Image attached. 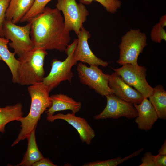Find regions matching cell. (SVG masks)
<instances>
[{
  "mask_svg": "<svg viewBox=\"0 0 166 166\" xmlns=\"http://www.w3.org/2000/svg\"><path fill=\"white\" fill-rule=\"evenodd\" d=\"M29 22L34 49L65 51L71 38L64 17L56 8L45 7L42 12Z\"/></svg>",
  "mask_w": 166,
  "mask_h": 166,
  "instance_id": "1",
  "label": "cell"
},
{
  "mask_svg": "<svg viewBox=\"0 0 166 166\" xmlns=\"http://www.w3.org/2000/svg\"><path fill=\"white\" fill-rule=\"evenodd\" d=\"M27 89L31 99L30 111L27 116L22 117L17 121L21 123V128L18 137L11 145L12 147L27 138L36 128L41 115L52 105L49 95L50 91L42 81L30 85Z\"/></svg>",
  "mask_w": 166,
  "mask_h": 166,
  "instance_id": "2",
  "label": "cell"
},
{
  "mask_svg": "<svg viewBox=\"0 0 166 166\" xmlns=\"http://www.w3.org/2000/svg\"><path fill=\"white\" fill-rule=\"evenodd\" d=\"M46 50L34 49L17 59V83L31 85L42 81L45 74L44 61Z\"/></svg>",
  "mask_w": 166,
  "mask_h": 166,
  "instance_id": "3",
  "label": "cell"
},
{
  "mask_svg": "<svg viewBox=\"0 0 166 166\" xmlns=\"http://www.w3.org/2000/svg\"><path fill=\"white\" fill-rule=\"evenodd\" d=\"M77 39L69 45L65 51L67 55L63 61L53 59L51 63V69L49 74L44 77L42 82L50 92L56 88L62 81H68L71 84L74 73L72 67L77 64V61L74 57V51L77 45Z\"/></svg>",
  "mask_w": 166,
  "mask_h": 166,
  "instance_id": "4",
  "label": "cell"
},
{
  "mask_svg": "<svg viewBox=\"0 0 166 166\" xmlns=\"http://www.w3.org/2000/svg\"><path fill=\"white\" fill-rule=\"evenodd\" d=\"M147 37L139 29H130L121 38L119 45V57L117 62L138 65V58L147 45Z\"/></svg>",
  "mask_w": 166,
  "mask_h": 166,
  "instance_id": "5",
  "label": "cell"
},
{
  "mask_svg": "<svg viewBox=\"0 0 166 166\" xmlns=\"http://www.w3.org/2000/svg\"><path fill=\"white\" fill-rule=\"evenodd\" d=\"M30 23L20 26L11 21L5 19L3 26L5 38L11 41L9 45L13 48L14 53L19 57L34 49L30 37Z\"/></svg>",
  "mask_w": 166,
  "mask_h": 166,
  "instance_id": "6",
  "label": "cell"
},
{
  "mask_svg": "<svg viewBox=\"0 0 166 166\" xmlns=\"http://www.w3.org/2000/svg\"><path fill=\"white\" fill-rule=\"evenodd\" d=\"M87 67L80 62L78 64L77 70L80 82L102 97L112 94L108 84V74H105L98 66L90 65Z\"/></svg>",
  "mask_w": 166,
  "mask_h": 166,
  "instance_id": "7",
  "label": "cell"
},
{
  "mask_svg": "<svg viewBox=\"0 0 166 166\" xmlns=\"http://www.w3.org/2000/svg\"><path fill=\"white\" fill-rule=\"evenodd\" d=\"M55 6L63 14L66 28L69 32L74 31L77 35L89 14L85 5L77 3L76 0H57Z\"/></svg>",
  "mask_w": 166,
  "mask_h": 166,
  "instance_id": "8",
  "label": "cell"
},
{
  "mask_svg": "<svg viewBox=\"0 0 166 166\" xmlns=\"http://www.w3.org/2000/svg\"><path fill=\"white\" fill-rule=\"evenodd\" d=\"M119 68H112L129 85L133 87L144 98H148L154 92V88L146 79L147 69L145 67L126 64Z\"/></svg>",
  "mask_w": 166,
  "mask_h": 166,
  "instance_id": "9",
  "label": "cell"
},
{
  "mask_svg": "<svg viewBox=\"0 0 166 166\" xmlns=\"http://www.w3.org/2000/svg\"><path fill=\"white\" fill-rule=\"evenodd\" d=\"M105 97L106 105L101 113L94 116L95 120L119 119L121 117L133 119L137 117L138 113L133 104L118 98L113 93Z\"/></svg>",
  "mask_w": 166,
  "mask_h": 166,
  "instance_id": "10",
  "label": "cell"
},
{
  "mask_svg": "<svg viewBox=\"0 0 166 166\" xmlns=\"http://www.w3.org/2000/svg\"><path fill=\"white\" fill-rule=\"evenodd\" d=\"M109 85L113 93L118 98L133 105L140 104L144 97L136 89L127 84L115 72L108 74Z\"/></svg>",
  "mask_w": 166,
  "mask_h": 166,
  "instance_id": "11",
  "label": "cell"
},
{
  "mask_svg": "<svg viewBox=\"0 0 166 166\" xmlns=\"http://www.w3.org/2000/svg\"><path fill=\"white\" fill-rule=\"evenodd\" d=\"M77 42L74 51V57L77 61L90 65L107 66L109 63L97 57L90 48L88 40L91 35L83 27L77 35Z\"/></svg>",
  "mask_w": 166,
  "mask_h": 166,
  "instance_id": "12",
  "label": "cell"
},
{
  "mask_svg": "<svg viewBox=\"0 0 166 166\" xmlns=\"http://www.w3.org/2000/svg\"><path fill=\"white\" fill-rule=\"evenodd\" d=\"M74 113L66 114L58 113L51 116H47L46 119L52 122L57 119H61L67 121L77 131L81 141L89 145L95 137V132L84 118L77 117Z\"/></svg>",
  "mask_w": 166,
  "mask_h": 166,
  "instance_id": "13",
  "label": "cell"
},
{
  "mask_svg": "<svg viewBox=\"0 0 166 166\" xmlns=\"http://www.w3.org/2000/svg\"><path fill=\"white\" fill-rule=\"evenodd\" d=\"M133 105L138 113L135 122L138 128L145 131L150 130L159 118L151 102L148 98H144L140 104Z\"/></svg>",
  "mask_w": 166,
  "mask_h": 166,
  "instance_id": "14",
  "label": "cell"
},
{
  "mask_svg": "<svg viewBox=\"0 0 166 166\" xmlns=\"http://www.w3.org/2000/svg\"><path fill=\"white\" fill-rule=\"evenodd\" d=\"M52 101L51 107L46 111L47 116H51L57 111L70 110L76 113L81 109V104L67 95L56 94L50 96Z\"/></svg>",
  "mask_w": 166,
  "mask_h": 166,
  "instance_id": "15",
  "label": "cell"
},
{
  "mask_svg": "<svg viewBox=\"0 0 166 166\" xmlns=\"http://www.w3.org/2000/svg\"><path fill=\"white\" fill-rule=\"evenodd\" d=\"M34 0H11L5 14V19L16 24L29 10Z\"/></svg>",
  "mask_w": 166,
  "mask_h": 166,
  "instance_id": "16",
  "label": "cell"
},
{
  "mask_svg": "<svg viewBox=\"0 0 166 166\" xmlns=\"http://www.w3.org/2000/svg\"><path fill=\"white\" fill-rule=\"evenodd\" d=\"M35 128L27 137V150L21 162L17 166H32L33 164L43 158V156L38 147L36 139Z\"/></svg>",
  "mask_w": 166,
  "mask_h": 166,
  "instance_id": "17",
  "label": "cell"
},
{
  "mask_svg": "<svg viewBox=\"0 0 166 166\" xmlns=\"http://www.w3.org/2000/svg\"><path fill=\"white\" fill-rule=\"evenodd\" d=\"M9 40L0 37V56L10 69L12 75L14 83H17V69L19 61L15 57V53L8 49L7 45Z\"/></svg>",
  "mask_w": 166,
  "mask_h": 166,
  "instance_id": "18",
  "label": "cell"
},
{
  "mask_svg": "<svg viewBox=\"0 0 166 166\" xmlns=\"http://www.w3.org/2000/svg\"><path fill=\"white\" fill-rule=\"evenodd\" d=\"M22 106L20 103L14 105H7L4 107H0V132H5V127L9 123L18 121L23 117Z\"/></svg>",
  "mask_w": 166,
  "mask_h": 166,
  "instance_id": "19",
  "label": "cell"
},
{
  "mask_svg": "<svg viewBox=\"0 0 166 166\" xmlns=\"http://www.w3.org/2000/svg\"><path fill=\"white\" fill-rule=\"evenodd\" d=\"M159 118L166 119V92L161 85L154 88L153 93L148 98Z\"/></svg>",
  "mask_w": 166,
  "mask_h": 166,
  "instance_id": "20",
  "label": "cell"
},
{
  "mask_svg": "<svg viewBox=\"0 0 166 166\" xmlns=\"http://www.w3.org/2000/svg\"><path fill=\"white\" fill-rule=\"evenodd\" d=\"M143 147L140 149L132 153L130 155L123 158L118 157L112 159L103 161L97 160L95 162L86 163L83 166H116L128 159L136 156L140 153L143 150Z\"/></svg>",
  "mask_w": 166,
  "mask_h": 166,
  "instance_id": "21",
  "label": "cell"
},
{
  "mask_svg": "<svg viewBox=\"0 0 166 166\" xmlns=\"http://www.w3.org/2000/svg\"><path fill=\"white\" fill-rule=\"evenodd\" d=\"M52 0H34L29 10L20 20V22H28L43 12L45 6Z\"/></svg>",
  "mask_w": 166,
  "mask_h": 166,
  "instance_id": "22",
  "label": "cell"
},
{
  "mask_svg": "<svg viewBox=\"0 0 166 166\" xmlns=\"http://www.w3.org/2000/svg\"><path fill=\"white\" fill-rule=\"evenodd\" d=\"M93 1L99 2L106 9L108 12L114 14L121 6V2L119 0H80L79 2L84 4L88 5Z\"/></svg>",
  "mask_w": 166,
  "mask_h": 166,
  "instance_id": "23",
  "label": "cell"
},
{
  "mask_svg": "<svg viewBox=\"0 0 166 166\" xmlns=\"http://www.w3.org/2000/svg\"><path fill=\"white\" fill-rule=\"evenodd\" d=\"M159 23L156 24L152 29L150 36L152 40L157 43H160L162 40L166 41V32Z\"/></svg>",
  "mask_w": 166,
  "mask_h": 166,
  "instance_id": "24",
  "label": "cell"
},
{
  "mask_svg": "<svg viewBox=\"0 0 166 166\" xmlns=\"http://www.w3.org/2000/svg\"><path fill=\"white\" fill-rule=\"evenodd\" d=\"M11 0H0V37L4 38L3 26L5 14Z\"/></svg>",
  "mask_w": 166,
  "mask_h": 166,
  "instance_id": "25",
  "label": "cell"
},
{
  "mask_svg": "<svg viewBox=\"0 0 166 166\" xmlns=\"http://www.w3.org/2000/svg\"><path fill=\"white\" fill-rule=\"evenodd\" d=\"M141 161L139 166H158L151 152H146L142 158Z\"/></svg>",
  "mask_w": 166,
  "mask_h": 166,
  "instance_id": "26",
  "label": "cell"
},
{
  "mask_svg": "<svg viewBox=\"0 0 166 166\" xmlns=\"http://www.w3.org/2000/svg\"><path fill=\"white\" fill-rule=\"evenodd\" d=\"M48 158L43 157L34 163L32 166H57Z\"/></svg>",
  "mask_w": 166,
  "mask_h": 166,
  "instance_id": "27",
  "label": "cell"
},
{
  "mask_svg": "<svg viewBox=\"0 0 166 166\" xmlns=\"http://www.w3.org/2000/svg\"><path fill=\"white\" fill-rule=\"evenodd\" d=\"M153 156L158 166H166V155L158 154L157 155H153Z\"/></svg>",
  "mask_w": 166,
  "mask_h": 166,
  "instance_id": "28",
  "label": "cell"
},
{
  "mask_svg": "<svg viewBox=\"0 0 166 166\" xmlns=\"http://www.w3.org/2000/svg\"><path fill=\"white\" fill-rule=\"evenodd\" d=\"M158 154L160 155H166V140L164 142L160 149L158 151Z\"/></svg>",
  "mask_w": 166,
  "mask_h": 166,
  "instance_id": "29",
  "label": "cell"
},
{
  "mask_svg": "<svg viewBox=\"0 0 166 166\" xmlns=\"http://www.w3.org/2000/svg\"><path fill=\"white\" fill-rule=\"evenodd\" d=\"M159 23L163 28L166 26V14L162 16L160 18Z\"/></svg>",
  "mask_w": 166,
  "mask_h": 166,
  "instance_id": "30",
  "label": "cell"
},
{
  "mask_svg": "<svg viewBox=\"0 0 166 166\" xmlns=\"http://www.w3.org/2000/svg\"><path fill=\"white\" fill-rule=\"evenodd\" d=\"M0 60H2V59L0 56Z\"/></svg>",
  "mask_w": 166,
  "mask_h": 166,
  "instance_id": "31",
  "label": "cell"
}]
</instances>
